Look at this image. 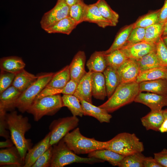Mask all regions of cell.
I'll return each mask as SVG.
<instances>
[{
	"instance_id": "cell-1",
	"label": "cell",
	"mask_w": 167,
	"mask_h": 167,
	"mask_svg": "<svg viewBox=\"0 0 167 167\" xmlns=\"http://www.w3.org/2000/svg\"><path fill=\"white\" fill-rule=\"evenodd\" d=\"M5 119L8 129L10 132L11 139L24 161L31 145L30 141L25 137V133L31 127L28 119L26 117L18 114L17 111H15L9 113H6Z\"/></svg>"
},
{
	"instance_id": "cell-2",
	"label": "cell",
	"mask_w": 167,
	"mask_h": 167,
	"mask_svg": "<svg viewBox=\"0 0 167 167\" xmlns=\"http://www.w3.org/2000/svg\"><path fill=\"white\" fill-rule=\"evenodd\" d=\"M140 92L139 84L136 82L120 83L108 99L99 106L109 113L113 112L134 101Z\"/></svg>"
},
{
	"instance_id": "cell-3",
	"label": "cell",
	"mask_w": 167,
	"mask_h": 167,
	"mask_svg": "<svg viewBox=\"0 0 167 167\" xmlns=\"http://www.w3.org/2000/svg\"><path fill=\"white\" fill-rule=\"evenodd\" d=\"M68 148L76 154H88L95 150L105 148L107 141H100L83 135L79 127L68 133L63 138Z\"/></svg>"
},
{
	"instance_id": "cell-4",
	"label": "cell",
	"mask_w": 167,
	"mask_h": 167,
	"mask_svg": "<svg viewBox=\"0 0 167 167\" xmlns=\"http://www.w3.org/2000/svg\"><path fill=\"white\" fill-rule=\"evenodd\" d=\"M53 147L50 167H63L74 163L93 164L105 161L94 157L78 156L68 148L63 139Z\"/></svg>"
},
{
	"instance_id": "cell-5",
	"label": "cell",
	"mask_w": 167,
	"mask_h": 167,
	"mask_svg": "<svg viewBox=\"0 0 167 167\" xmlns=\"http://www.w3.org/2000/svg\"><path fill=\"white\" fill-rule=\"evenodd\" d=\"M105 149L126 156L142 152L144 150L143 143L134 133L123 132L118 134L107 141Z\"/></svg>"
},
{
	"instance_id": "cell-6",
	"label": "cell",
	"mask_w": 167,
	"mask_h": 167,
	"mask_svg": "<svg viewBox=\"0 0 167 167\" xmlns=\"http://www.w3.org/2000/svg\"><path fill=\"white\" fill-rule=\"evenodd\" d=\"M63 107L60 94L50 95L36 99L27 110L37 122L45 115L52 116Z\"/></svg>"
},
{
	"instance_id": "cell-7",
	"label": "cell",
	"mask_w": 167,
	"mask_h": 167,
	"mask_svg": "<svg viewBox=\"0 0 167 167\" xmlns=\"http://www.w3.org/2000/svg\"><path fill=\"white\" fill-rule=\"evenodd\" d=\"M54 73H42L37 75L36 80L21 94L16 107L22 113L27 112L37 96L52 79Z\"/></svg>"
},
{
	"instance_id": "cell-8",
	"label": "cell",
	"mask_w": 167,
	"mask_h": 167,
	"mask_svg": "<svg viewBox=\"0 0 167 167\" xmlns=\"http://www.w3.org/2000/svg\"><path fill=\"white\" fill-rule=\"evenodd\" d=\"M79 122V118L74 116L61 118L53 121L49 126L50 145L57 143L70 131L75 128Z\"/></svg>"
},
{
	"instance_id": "cell-9",
	"label": "cell",
	"mask_w": 167,
	"mask_h": 167,
	"mask_svg": "<svg viewBox=\"0 0 167 167\" xmlns=\"http://www.w3.org/2000/svg\"><path fill=\"white\" fill-rule=\"evenodd\" d=\"M70 9L65 0H57L54 7L43 15L40 21L42 28L45 30L59 20L70 16Z\"/></svg>"
},
{
	"instance_id": "cell-10",
	"label": "cell",
	"mask_w": 167,
	"mask_h": 167,
	"mask_svg": "<svg viewBox=\"0 0 167 167\" xmlns=\"http://www.w3.org/2000/svg\"><path fill=\"white\" fill-rule=\"evenodd\" d=\"M134 101L146 105L151 111H159L167 106V96L153 93L140 92Z\"/></svg>"
},
{
	"instance_id": "cell-11",
	"label": "cell",
	"mask_w": 167,
	"mask_h": 167,
	"mask_svg": "<svg viewBox=\"0 0 167 167\" xmlns=\"http://www.w3.org/2000/svg\"><path fill=\"white\" fill-rule=\"evenodd\" d=\"M120 83L136 82L140 71L136 60L129 58L118 69Z\"/></svg>"
},
{
	"instance_id": "cell-12",
	"label": "cell",
	"mask_w": 167,
	"mask_h": 167,
	"mask_svg": "<svg viewBox=\"0 0 167 167\" xmlns=\"http://www.w3.org/2000/svg\"><path fill=\"white\" fill-rule=\"evenodd\" d=\"M50 132L32 148L28 151L24 161L23 167H32L37 159L51 146L50 144Z\"/></svg>"
},
{
	"instance_id": "cell-13",
	"label": "cell",
	"mask_w": 167,
	"mask_h": 167,
	"mask_svg": "<svg viewBox=\"0 0 167 167\" xmlns=\"http://www.w3.org/2000/svg\"><path fill=\"white\" fill-rule=\"evenodd\" d=\"M24 160L15 146L0 150V166L23 167Z\"/></svg>"
},
{
	"instance_id": "cell-14",
	"label": "cell",
	"mask_w": 167,
	"mask_h": 167,
	"mask_svg": "<svg viewBox=\"0 0 167 167\" xmlns=\"http://www.w3.org/2000/svg\"><path fill=\"white\" fill-rule=\"evenodd\" d=\"M22 93L11 85L0 93V112L13 110L16 108V102Z\"/></svg>"
},
{
	"instance_id": "cell-15",
	"label": "cell",
	"mask_w": 167,
	"mask_h": 167,
	"mask_svg": "<svg viewBox=\"0 0 167 167\" xmlns=\"http://www.w3.org/2000/svg\"><path fill=\"white\" fill-rule=\"evenodd\" d=\"M86 60L85 52L79 51L74 56L69 65L71 79L77 83L86 72L85 69Z\"/></svg>"
},
{
	"instance_id": "cell-16",
	"label": "cell",
	"mask_w": 167,
	"mask_h": 167,
	"mask_svg": "<svg viewBox=\"0 0 167 167\" xmlns=\"http://www.w3.org/2000/svg\"><path fill=\"white\" fill-rule=\"evenodd\" d=\"M92 72H86L78 83L74 95L79 99H82L92 103Z\"/></svg>"
},
{
	"instance_id": "cell-17",
	"label": "cell",
	"mask_w": 167,
	"mask_h": 167,
	"mask_svg": "<svg viewBox=\"0 0 167 167\" xmlns=\"http://www.w3.org/2000/svg\"><path fill=\"white\" fill-rule=\"evenodd\" d=\"M83 108L84 115L94 117L100 123H109L112 116L105 109L97 107L82 99H79Z\"/></svg>"
},
{
	"instance_id": "cell-18",
	"label": "cell",
	"mask_w": 167,
	"mask_h": 167,
	"mask_svg": "<svg viewBox=\"0 0 167 167\" xmlns=\"http://www.w3.org/2000/svg\"><path fill=\"white\" fill-rule=\"evenodd\" d=\"M140 92L146 91L167 96V79H165L144 81L139 83Z\"/></svg>"
},
{
	"instance_id": "cell-19",
	"label": "cell",
	"mask_w": 167,
	"mask_h": 167,
	"mask_svg": "<svg viewBox=\"0 0 167 167\" xmlns=\"http://www.w3.org/2000/svg\"><path fill=\"white\" fill-rule=\"evenodd\" d=\"M92 96L96 99L104 100L107 94L103 73L92 72Z\"/></svg>"
},
{
	"instance_id": "cell-20",
	"label": "cell",
	"mask_w": 167,
	"mask_h": 167,
	"mask_svg": "<svg viewBox=\"0 0 167 167\" xmlns=\"http://www.w3.org/2000/svg\"><path fill=\"white\" fill-rule=\"evenodd\" d=\"M164 119L162 109L159 111H151L141 118V121L146 130H151L159 131V128Z\"/></svg>"
},
{
	"instance_id": "cell-21",
	"label": "cell",
	"mask_w": 167,
	"mask_h": 167,
	"mask_svg": "<svg viewBox=\"0 0 167 167\" xmlns=\"http://www.w3.org/2000/svg\"><path fill=\"white\" fill-rule=\"evenodd\" d=\"M77 25L75 20L68 16L49 26L44 30L48 33H61L68 35Z\"/></svg>"
},
{
	"instance_id": "cell-22",
	"label": "cell",
	"mask_w": 167,
	"mask_h": 167,
	"mask_svg": "<svg viewBox=\"0 0 167 167\" xmlns=\"http://www.w3.org/2000/svg\"><path fill=\"white\" fill-rule=\"evenodd\" d=\"M84 21L95 23L99 27L103 28L108 26H114L111 22L102 15L96 3L88 5Z\"/></svg>"
},
{
	"instance_id": "cell-23",
	"label": "cell",
	"mask_w": 167,
	"mask_h": 167,
	"mask_svg": "<svg viewBox=\"0 0 167 167\" xmlns=\"http://www.w3.org/2000/svg\"><path fill=\"white\" fill-rule=\"evenodd\" d=\"M125 156L105 148L95 150L88 155V157H94L108 161L113 166H118Z\"/></svg>"
},
{
	"instance_id": "cell-24",
	"label": "cell",
	"mask_w": 167,
	"mask_h": 167,
	"mask_svg": "<svg viewBox=\"0 0 167 167\" xmlns=\"http://www.w3.org/2000/svg\"><path fill=\"white\" fill-rule=\"evenodd\" d=\"M25 66L22 58L17 56L4 57L0 60L1 70L15 74L24 69Z\"/></svg>"
},
{
	"instance_id": "cell-25",
	"label": "cell",
	"mask_w": 167,
	"mask_h": 167,
	"mask_svg": "<svg viewBox=\"0 0 167 167\" xmlns=\"http://www.w3.org/2000/svg\"><path fill=\"white\" fill-rule=\"evenodd\" d=\"M105 77L107 96L109 98L120 84L117 70L108 66L103 72Z\"/></svg>"
},
{
	"instance_id": "cell-26",
	"label": "cell",
	"mask_w": 167,
	"mask_h": 167,
	"mask_svg": "<svg viewBox=\"0 0 167 167\" xmlns=\"http://www.w3.org/2000/svg\"><path fill=\"white\" fill-rule=\"evenodd\" d=\"M37 75L30 73L24 69L17 73L11 85L23 92L37 79Z\"/></svg>"
},
{
	"instance_id": "cell-27",
	"label": "cell",
	"mask_w": 167,
	"mask_h": 167,
	"mask_svg": "<svg viewBox=\"0 0 167 167\" xmlns=\"http://www.w3.org/2000/svg\"><path fill=\"white\" fill-rule=\"evenodd\" d=\"M104 51H96L92 54L86 63L89 71L103 73L108 66Z\"/></svg>"
},
{
	"instance_id": "cell-28",
	"label": "cell",
	"mask_w": 167,
	"mask_h": 167,
	"mask_svg": "<svg viewBox=\"0 0 167 167\" xmlns=\"http://www.w3.org/2000/svg\"><path fill=\"white\" fill-rule=\"evenodd\" d=\"M70 79L69 66L67 65L54 73L45 87L62 88L66 85Z\"/></svg>"
},
{
	"instance_id": "cell-29",
	"label": "cell",
	"mask_w": 167,
	"mask_h": 167,
	"mask_svg": "<svg viewBox=\"0 0 167 167\" xmlns=\"http://www.w3.org/2000/svg\"><path fill=\"white\" fill-rule=\"evenodd\" d=\"M167 79V67L161 66L141 71L136 82L138 83L159 79Z\"/></svg>"
},
{
	"instance_id": "cell-30",
	"label": "cell",
	"mask_w": 167,
	"mask_h": 167,
	"mask_svg": "<svg viewBox=\"0 0 167 167\" xmlns=\"http://www.w3.org/2000/svg\"><path fill=\"white\" fill-rule=\"evenodd\" d=\"M134 23L125 26L121 29L117 34L110 47L107 50L104 51L105 54L110 53L115 50L120 49L124 46L134 28Z\"/></svg>"
},
{
	"instance_id": "cell-31",
	"label": "cell",
	"mask_w": 167,
	"mask_h": 167,
	"mask_svg": "<svg viewBox=\"0 0 167 167\" xmlns=\"http://www.w3.org/2000/svg\"><path fill=\"white\" fill-rule=\"evenodd\" d=\"M78 84L75 81L71 79L66 85L62 88L57 89L45 87L36 99L60 93L66 95H73L76 90Z\"/></svg>"
},
{
	"instance_id": "cell-32",
	"label": "cell",
	"mask_w": 167,
	"mask_h": 167,
	"mask_svg": "<svg viewBox=\"0 0 167 167\" xmlns=\"http://www.w3.org/2000/svg\"><path fill=\"white\" fill-rule=\"evenodd\" d=\"M63 106L67 107L73 116L82 117L84 112L79 100L74 95L63 94L62 96Z\"/></svg>"
},
{
	"instance_id": "cell-33",
	"label": "cell",
	"mask_w": 167,
	"mask_h": 167,
	"mask_svg": "<svg viewBox=\"0 0 167 167\" xmlns=\"http://www.w3.org/2000/svg\"><path fill=\"white\" fill-rule=\"evenodd\" d=\"M88 5L84 0H79L70 7L69 16L78 25L84 21L87 14Z\"/></svg>"
},
{
	"instance_id": "cell-34",
	"label": "cell",
	"mask_w": 167,
	"mask_h": 167,
	"mask_svg": "<svg viewBox=\"0 0 167 167\" xmlns=\"http://www.w3.org/2000/svg\"><path fill=\"white\" fill-rule=\"evenodd\" d=\"M108 66L117 70L129 58L121 49L105 54Z\"/></svg>"
},
{
	"instance_id": "cell-35",
	"label": "cell",
	"mask_w": 167,
	"mask_h": 167,
	"mask_svg": "<svg viewBox=\"0 0 167 167\" xmlns=\"http://www.w3.org/2000/svg\"><path fill=\"white\" fill-rule=\"evenodd\" d=\"M136 60L138 64L140 72L162 66L156 57L155 49Z\"/></svg>"
},
{
	"instance_id": "cell-36",
	"label": "cell",
	"mask_w": 167,
	"mask_h": 167,
	"mask_svg": "<svg viewBox=\"0 0 167 167\" xmlns=\"http://www.w3.org/2000/svg\"><path fill=\"white\" fill-rule=\"evenodd\" d=\"M96 3L102 15L116 26L118 22V14L111 8L105 0H98Z\"/></svg>"
},
{
	"instance_id": "cell-37",
	"label": "cell",
	"mask_w": 167,
	"mask_h": 167,
	"mask_svg": "<svg viewBox=\"0 0 167 167\" xmlns=\"http://www.w3.org/2000/svg\"><path fill=\"white\" fill-rule=\"evenodd\" d=\"M145 156L138 152L125 156L119 163L120 167H143V163Z\"/></svg>"
},
{
	"instance_id": "cell-38",
	"label": "cell",
	"mask_w": 167,
	"mask_h": 167,
	"mask_svg": "<svg viewBox=\"0 0 167 167\" xmlns=\"http://www.w3.org/2000/svg\"><path fill=\"white\" fill-rule=\"evenodd\" d=\"M160 9L149 12L140 17L134 23V28L141 27L144 28L152 25L159 23V16Z\"/></svg>"
},
{
	"instance_id": "cell-39",
	"label": "cell",
	"mask_w": 167,
	"mask_h": 167,
	"mask_svg": "<svg viewBox=\"0 0 167 167\" xmlns=\"http://www.w3.org/2000/svg\"><path fill=\"white\" fill-rule=\"evenodd\" d=\"M163 25V24L157 23L145 28L144 40L156 44L162 36Z\"/></svg>"
},
{
	"instance_id": "cell-40",
	"label": "cell",
	"mask_w": 167,
	"mask_h": 167,
	"mask_svg": "<svg viewBox=\"0 0 167 167\" xmlns=\"http://www.w3.org/2000/svg\"><path fill=\"white\" fill-rule=\"evenodd\" d=\"M156 54L161 66L167 67V46L161 36L156 44Z\"/></svg>"
},
{
	"instance_id": "cell-41",
	"label": "cell",
	"mask_w": 167,
	"mask_h": 167,
	"mask_svg": "<svg viewBox=\"0 0 167 167\" xmlns=\"http://www.w3.org/2000/svg\"><path fill=\"white\" fill-rule=\"evenodd\" d=\"M145 32V28H144L139 27L134 28L124 46L131 45L144 41Z\"/></svg>"
},
{
	"instance_id": "cell-42",
	"label": "cell",
	"mask_w": 167,
	"mask_h": 167,
	"mask_svg": "<svg viewBox=\"0 0 167 167\" xmlns=\"http://www.w3.org/2000/svg\"><path fill=\"white\" fill-rule=\"evenodd\" d=\"M155 46L156 44L144 40L131 45L124 46L120 49L127 55L129 54L138 51L145 49L155 47Z\"/></svg>"
},
{
	"instance_id": "cell-43",
	"label": "cell",
	"mask_w": 167,
	"mask_h": 167,
	"mask_svg": "<svg viewBox=\"0 0 167 167\" xmlns=\"http://www.w3.org/2000/svg\"><path fill=\"white\" fill-rule=\"evenodd\" d=\"M53 149V146H51L37 159L32 167H50Z\"/></svg>"
},
{
	"instance_id": "cell-44",
	"label": "cell",
	"mask_w": 167,
	"mask_h": 167,
	"mask_svg": "<svg viewBox=\"0 0 167 167\" xmlns=\"http://www.w3.org/2000/svg\"><path fill=\"white\" fill-rule=\"evenodd\" d=\"M16 74L15 73L1 70L0 93L11 85Z\"/></svg>"
},
{
	"instance_id": "cell-45",
	"label": "cell",
	"mask_w": 167,
	"mask_h": 167,
	"mask_svg": "<svg viewBox=\"0 0 167 167\" xmlns=\"http://www.w3.org/2000/svg\"><path fill=\"white\" fill-rule=\"evenodd\" d=\"M6 113L0 112V136L6 139L10 138L9 132L6 130L8 129L7 125L5 119Z\"/></svg>"
},
{
	"instance_id": "cell-46",
	"label": "cell",
	"mask_w": 167,
	"mask_h": 167,
	"mask_svg": "<svg viewBox=\"0 0 167 167\" xmlns=\"http://www.w3.org/2000/svg\"><path fill=\"white\" fill-rule=\"evenodd\" d=\"M154 158L162 167H167V149L164 148L161 152L154 154Z\"/></svg>"
},
{
	"instance_id": "cell-47",
	"label": "cell",
	"mask_w": 167,
	"mask_h": 167,
	"mask_svg": "<svg viewBox=\"0 0 167 167\" xmlns=\"http://www.w3.org/2000/svg\"><path fill=\"white\" fill-rule=\"evenodd\" d=\"M155 47L145 49L131 53L127 54L129 58H131L135 60L139 59L147 54L151 51L155 49Z\"/></svg>"
},
{
	"instance_id": "cell-48",
	"label": "cell",
	"mask_w": 167,
	"mask_h": 167,
	"mask_svg": "<svg viewBox=\"0 0 167 167\" xmlns=\"http://www.w3.org/2000/svg\"><path fill=\"white\" fill-rule=\"evenodd\" d=\"M167 20V0H165L164 5L160 9L159 23L163 24Z\"/></svg>"
},
{
	"instance_id": "cell-49",
	"label": "cell",
	"mask_w": 167,
	"mask_h": 167,
	"mask_svg": "<svg viewBox=\"0 0 167 167\" xmlns=\"http://www.w3.org/2000/svg\"><path fill=\"white\" fill-rule=\"evenodd\" d=\"M143 165V167H162L154 158L151 156L145 157Z\"/></svg>"
},
{
	"instance_id": "cell-50",
	"label": "cell",
	"mask_w": 167,
	"mask_h": 167,
	"mask_svg": "<svg viewBox=\"0 0 167 167\" xmlns=\"http://www.w3.org/2000/svg\"><path fill=\"white\" fill-rule=\"evenodd\" d=\"M14 144L11 139H6V140L0 142V148H8L13 146Z\"/></svg>"
},
{
	"instance_id": "cell-51",
	"label": "cell",
	"mask_w": 167,
	"mask_h": 167,
	"mask_svg": "<svg viewBox=\"0 0 167 167\" xmlns=\"http://www.w3.org/2000/svg\"><path fill=\"white\" fill-rule=\"evenodd\" d=\"M159 131L162 133L167 132V118H165L163 122L159 128Z\"/></svg>"
},
{
	"instance_id": "cell-52",
	"label": "cell",
	"mask_w": 167,
	"mask_h": 167,
	"mask_svg": "<svg viewBox=\"0 0 167 167\" xmlns=\"http://www.w3.org/2000/svg\"><path fill=\"white\" fill-rule=\"evenodd\" d=\"M167 35V20L164 24L162 36Z\"/></svg>"
},
{
	"instance_id": "cell-53",
	"label": "cell",
	"mask_w": 167,
	"mask_h": 167,
	"mask_svg": "<svg viewBox=\"0 0 167 167\" xmlns=\"http://www.w3.org/2000/svg\"><path fill=\"white\" fill-rule=\"evenodd\" d=\"M79 0H65L67 4L70 7L71 6Z\"/></svg>"
},
{
	"instance_id": "cell-54",
	"label": "cell",
	"mask_w": 167,
	"mask_h": 167,
	"mask_svg": "<svg viewBox=\"0 0 167 167\" xmlns=\"http://www.w3.org/2000/svg\"><path fill=\"white\" fill-rule=\"evenodd\" d=\"M162 37L165 44L167 46V35Z\"/></svg>"
},
{
	"instance_id": "cell-55",
	"label": "cell",
	"mask_w": 167,
	"mask_h": 167,
	"mask_svg": "<svg viewBox=\"0 0 167 167\" xmlns=\"http://www.w3.org/2000/svg\"><path fill=\"white\" fill-rule=\"evenodd\" d=\"M162 112L164 117L167 118V109L162 110Z\"/></svg>"
},
{
	"instance_id": "cell-56",
	"label": "cell",
	"mask_w": 167,
	"mask_h": 167,
	"mask_svg": "<svg viewBox=\"0 0 167 167\" xmlns=\"http://www.w3.org/2000/svg\"></svg>"
}]
</instances>
